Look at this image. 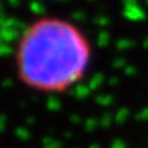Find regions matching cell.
Listing matches in <instances>:
<instances>
[{"mask_svg": "<svg viewBox=\"0 0 148 148\" xmlns=\"http://www.w3.org/2000/svg\"><path fill=\"white\" fill-rule=\"evenodd\" d=\"M90 59L89 40L78 26L59 16H44L22 32L16 74L34 92L64 93L84 79Z\"/></svg>", "mask_w": 148, "mask_h": 148, "instance_id": "1", "label": "cell"}]
</instances>
